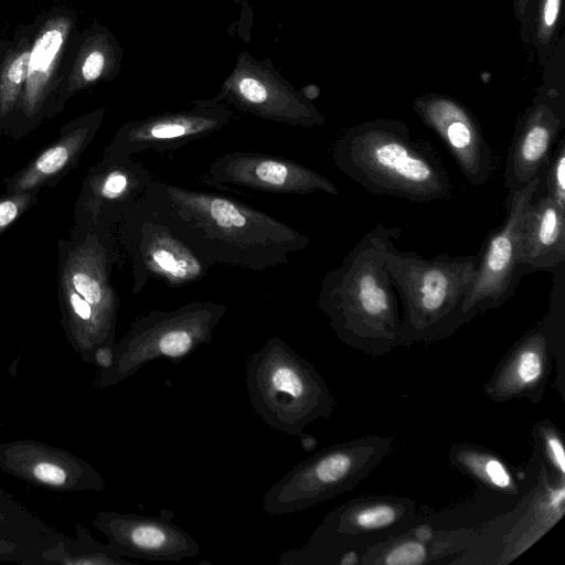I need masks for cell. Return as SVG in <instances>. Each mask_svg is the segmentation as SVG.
<instances>
[{"mask_svg": "<svg viewBox=\"0 0 565 565\" xmlns=\"http://www.w3.org/2000/svg\"><path fill=\"white\" fill-rule=\"evenodd\" d=\"M142 202L210 268L262 271L308 247L303 233L235 198L153 179Z\"/></svg>", "mask_w": 565, "mask_h": 565, "instance_id": "1", "label": "cell"}, {"mask_svg": "<svg viewBox=\"0 0 565 565\" xmlns=\"http://www.w3.org/2000/svg\"><path fill=\"white\" fill-rule=\"evenodd\" d=\"M399 233L397 226L377 224L320 284L317 306L338 339L369 355L383 356L402 347L401 315L386 268Z\"/></svg>", "mask_w": 565, "mask_h": 565, "instance_id": "2", "label": "cell"}, {"mask_svg": "<svg viewBox=\"0 0 565 565\" xmlns=\"http://www.w3.org/2000/svg\"><path fill=\"white\" fill-rule=\"evenodd\" d=\"M337 169L369 192L416 203L452 198L448 172L429 143L414 140L395 118H375L344 130L332 148Z\"/></svg>", "mask_w": 565, "mask_h": 565, "instance_id": "3", "label": "cell"}, {"mask_svg": "<svg viewBox=\"0 0 565 565\" xmlns=\"http://www.w3.org/2000/svg\"><path fill=\"white\" fill-rule=\"evenodd\" d=\"M478 253L431 259L415 252L388 249L386 268L397 290L403 312L402 347L450 337L465 324L461 309L476 275Z\"/></svg>", "mask_w": 565, "mask_h": 565, "instance_id": "4", "label": "cell"}, {"mask_svg": "<svg viewBox=\"0 0 565 565\" xmlns=\"http://www.w3.org/2000/svg\"><path fill=\"white\" fill-rule=\"evenodd\" d=\"M250 404L269 427L291 436L319 418H330L335 399L313 364L275 335L245 366Z\"/></svg>", "mask_w": 565, "mask_h": 565, "instance_id": "5", "label": "cell"}, {"mask_svg": "<svg viewBox=\"0 0 565 565\" xmlns=\"http://www.w3.org/2000/svg\"><path fill=\"white\" fill-rule=\"evenodd\" d=\"M394 439L369 435L332 445L295 465L265 493L263 510L291 514L356 487L392 451Z\"/></svg>", "mask_w": 565, "mask_h": 565, "instance_id": "6", "label": "cell"}, {"mask_svg": "<svg viewBox=\"0 0 565 565\" xmlns=\"http://www.w3.org/2000/svg\"><path fill=\"white\" fill-rule=\"evenodd\" d=\"M416 519L415 502L407 498H356L331 511L303 545L281 553L278 564H350L352 552L407 533Z\"/></svg>", "mask_w": 565, "mask_h": 565, "instance_id": "7", "label": "cell"}, {"mask_svg": "<svg viewBox=\"0 0 565 565\" xmlns=\"http://www.w3.org/2000/svg\"><path fill=\"white\" fill-rule=\"evenodd\" d=\"M227 312L223 303L194 300L172 310L139 316L115 349L114 380H125L143 365L164 358L179 362L212 341L213 331Z\"/></svg>", "mask_w": 565, "mask_h": 565, "instance_id": "8", "label": "cell"}, {"mask_svg": "<svg viewBox=\"0 0 565 565\" xmlns=\"http://www.w3.org/2000/svg\"><path fill=\"white\" fill-rule=\"evenodd\" d=\"M543 177L544 171L521 190L508 192L504 222L488 233L478 252L476 275L461 309L465 323L489 309L501 307L525 275L521 259L522 223Z\"/></svg>", "mask_w": 565, "mask_h": 565, "instance_id": "9", "label": "cell"}, {"mask_svg": "<svg viewBox=\"0 0 565 565\" xmlns=\"http://www.w3.org/2000/svg\"><path fill=\"white\" fill-rule=\"evenodd\" d=\"M220 103L260 119L292 127L326 124L324 115L297 89L269 58L241 52L230 75L213 97Z\"/></svg>", "mask_w": 565, "mask_h": 565, "instance_id": "10", "label": "cell"}, {"mask_svg": "<svg viewBox=\"0 0 565 565\" xmlns=\"http://www.w3.org/2000/svg\"><path fill=\"white\" fill-rule=\"evenodd\" d=\"M125 244L132 262L135 294L149 279L178 288L203 279L210 267L188 246L142 199L124 215Z\"/></svg>", "mask_w": 565, "mask_h": 565, "instance_id": "11", "label": "cell"}, {"mask_svg": "<svg viewBox=\"0 0 565 565\" xmlns=\"http://www.w3.org/2000/svg\"><path fill=\"white\" fill-rule=\"evenodd\" d=\"M204 180L211 186L273 194H340L338 186L318 171L281 156L255 151H232L215 158Z\"/></svg>", "mask_w": 565, "mask_h": 565, "instance_id": "12", "label": "cell"}, {"mask_svg": "<svg viewBox=\"0 0 565 565\" xmlns=\"http://www.w3.org/2000/svg\"><path fill=\"white\" fill-rule=\"evenodd\" d=\"M191 104L188 109L126 122L115 137L110 152L132 157L147 150L172 151L223 129L234 115L213 97Z\"/></svg>", "mask_w": 565, "mask_h": 565, "instance_id": "13", "label": "cell"}, {"mask_svg": "<svg viewBox=\"0 0 565 565\" xmlns=\"http://www.w3.org/2000/svg\"><path fill=\"white\" fill-rule=\"evenodd\" d=\"M414 113L445 143L472 185L487 183L493 171L491 148L473 114L452 96L427 93L413 103Z\"/></svg>", "mask_w": 565, "mask_h": 565, "instance_id": "14", "label": "cell"}, {"mask_svg": "<svg viewBox=\"0 0 565 565\" xmlns=\"http://www.w3.org/2000/svg\"><path fill=\"white\" fill-rule=\"evenodd\" d=\"M553 351L548 333L539 322L527 330L504 354L493 370L483 392L497 403L527 398L536 404L545 392Z\"/></svg>", "mask_w": 565, "mask_h": 565, "instance_id": "15", "label": "cell"}, {"mask_svg": "<svg viewBox=\"0 0 565 565\" xmlns=\"http://www.w3.org/2000/svg\"><path fill=\"white\" fill-rule=\"evenodd\" d=\"M171 511L160 515L118 514L108 521L117 550L125 556L150 562H179L200 554V545L175 524Z\"/></svg>", "mask_w": 565, "mask_h": 565, "instance_id": "16", "label": "cell"}, {"mask_svg": "<svg viewBox=\"0 0 565 565\" xmlns=\"http://www.w3.org/2000/svg\"><path fill=\"white\" fill-rule=\"evenodd\" d=\"M565 127L546 105L533 103L519 117L504 168V186L508 192L524 188L545 170L551 149Z\"/></svg>", "mask_w": 565, "mask_h": 565, "instance_id": "17", "label": "cell"}, {"mask_svg": "<svg viewBox=\"0 0 565 565\" xmlns=\"http://www.w3.org/2000/svg\"><path fill=\"white\" fill-rule=\"evenodd\" d=\"M72 28L73 18L70 14H54L44 21L34 36L26 82L20 98L26 116L36 114L54 89Z\"/></svg>", "mask_w": 565, "mask_h": 565, "instance_id": "18", "label": "cell"}, {"mask_svg": "<svg viewBox=\"0 0 565 565\" xmlns=\"http://www.w3.org/2000/svg\"><path fill=\"white\" fill-rule=\"evenodd\" d=\"M521 259L525 275L553 271L565 263V210L547 194L527 205L521 232Z\"/></svg>", "mask_w": 565, "mask_h": 565, "instance_id": "19", "label": "cell"}, {"mask_svg": "<svg viewBox=\"0 0 565 565\" xmlns=\"http://www.w3.org/2000/svg\"><path fill=\"white\" fill-rule=\"evenodd\" d=\"M110 249L97 236H89L71 254L63 276L110 327L118 297L110 284Z\"/></svg>", "mask_w": 565, "mask_h": 565, "instance_id": "20", "label": "cell"}, {"mask_svg": "<svg viewBox=\"0 0 565 565\" xmlns=\"http://www.w3.org/2000/svg\"><path fill=\"white\" fill-rule=\"evenodd\" d=\"M111 160L92 180V194L100 205L108 206L114 215L125 213L145 194L154 179L151 171L132 157L110 152Z\"/></svg>", "mask_w": 565, "mask_h": 565, "instance_id": "21", "label": "cell"}, {"mask_svg": "<svg viewBox=\"0 0 565 565\" xmlns=\"http://www.w3.org/2000/svg\"><path fill=\"white\" fill-rule=\"evenodd\" d=\"M124 51L114 34L95 24L79 40L67 78V92L75 93L99 82L111 81L121 68Z\"/></svg>", "mask_w": 565, "mask_h": 565, "instance_id": "22", "label": "cell"}, {"mask_svg": "<svg viewBox=\"0 0 565 565\" xmlns=\"http://www.w3.org/2000/svg\"><path fill=\"white\" fill-rule=\"evenodd\" d=\"M449 461L495 494L516 497L521 493L519 479L511 467L490 449L472 443L456 444L449 449Z\"/></svg>", "mask_w": 565, "mask_h": 565, "instance_id": "23", "label": "cell"}, {"mask_svg": "<svg viewBox=\"0 0 565 565\" xmlns=\"http://www.w3.org/2000/svg\"><path fill=\"white\" fill-rule=\"evenodd\" d=\"M563 19L564 0H530L520 22V39L523 45L534 47L541 68L556 45Z\"/></svg>", "mask_w": 565, "mask_h": 565, "instance_id": "24", "label": "cell"}, {"mask_svg": "<svg viewBox=\"0 0 565 565\" xmlns=\"http://www.w3.org/2000/svg\"><path fill=\"white\" fill-rule=\"evenodd\" d=\"M100 119L102 111L89 125L67 134L58 142L43 151L34 162L18 177L12 186L13 191L15 193L26 192L61 171L83 148Z\"/></svg>", "mask_w": 565, "mask_h": 565, "instance_id": "25", "label": "cell"}, {"mask_svg": "<svg viewBox=\"0 0 565 565\" xmlns=\"http://www.w3.org/2000/svg\"><path fill=\"white\" fill-rule=\"evenodd\" d=\"M414 535L409 531L399 536L393 537L386 542L377 544L366 550L364 564H386V565H419L427 563L436 553L429 546L430 535L422 536L418 530L413 529Z\"/></svg>", "mask_w": 565, "mask_h": 565, "instance_id": "26", "label": "cell"}, {"mask_svg": "<svg viewBox=\"0 0 565 565\" xmlns=\"http://www.w3.org/2000/svg\"><path fill=\"white\" fill-rule=\"evenodd\" d=\"M554 282L552 289L551 308L548 313L540 321L546 329L553 351V358L557 362V391L561 397H565V374H564V313H565V289H564V263L553 271Z\"/></svg>", "mask_w": 565, "mask_h": 565, "instance_id": "27", "label": "cell"}, {"mask_svg": "<svg viewBox=\"0 0 565 565\" xmlns=\"http://www.w3.org/2000/svg\"><path fill=\"white\" fill-rule=\"evenodd\" d=\"M31 44L22 40L6 55L0 67V115L9 114L20 100L26 82Z\"/></svg>", "mask_w": 565, "mask_h": 565, "instance_id": "28", "label": "cell"}, {"mask_svg": "<svg viewBox=\"0 0 565 565\" xmlns=\"http://www.w3.org/2000/svg\"><path fill=\"white\" fill-rule=\"evenodd\" d=\"M542 84L537 87L533 103L546 105L565 121V34L561 33L556 45L542 67Z\"/></svg>", "mask_w": 565, "mask_h": 565, "instance_id": "29", "label": "cell"}, {"mask_svg": "<svg viewBox=\"0 0 565 565\" xmlns=\"http://www.w3.org/2000/svg\"><path fill=\"white\" fill-rule=\"evenodd\" d=\"M532 433L541 456L546 459L554 479L565 481V451L562 431L550 420L535 423Z\"/></svg>", "mask_w": 565, "mask_h": 565, "instance_id": "30", "label": "cell"}, {"mask_svg": "<svg viewBox=\"0 0 565 565\" xmlns=\"http://www.w3.org/2000/svg\"><path fill=\"white\" fill-rule=\"evenodd\" d=\"M62 291L70 311L85 329L92 332L102 330L107 334L110 327L104 321L100 315L88 303L71 285L66 277H62Z\"/></svg>", "mask_w": 565, "mask_h": 565, "instance_id": "31", "label": "cell"}, {"mask_svg": "<svg viewBox=\"0 0 565 565\" xmlns=\"http://www.w3.org/2000/svg\"><path fill=\"white\" fill-rule=\"evenodd\" d=\"M546 177V194L565 210V139L557 142L555 152L547 162L544 171Z\"/></svg>", "mask_w": 565, "mask_h": 565, "instance_id": "32", "label": "cell"}, {"mask_svg": "<svg viewBox=\"0 0 565 565\" xmlns=\"http://www.w3.org/2000/svg\"><path fill=\"white\" fill-rule=\"evenodd\" d=\"M31 195L26 192L17 193L0 200V233L7 228L28 207Z\"/></svg>", "mask_w": 565, "mask_h": 565, "instance_id": "33", "label": "cell"}, {"mask_svg": "<svg viewBox=\"0 0 565 565\" xmlns=\"http://www.w3.org/2000/svg\"><path fill=\"white\" fill-rule=\"evenodd\" d=\"M34 477L47 484L61 486L66 480V472L63 468L51 462H40L33 469Z\"/></svg>", "mask_w": 565, "mask_h": 565, "instance_id": "34", "label": "cell"}, {"mask_svg": "<svg viewBox=\"0 0 565 565\" xmlns=\"http://www.w3.org/2000/svg\"><path fill=\"white\" fill-rule=\"evenodd\" d=\"M95 359L102 367L110 369L115 361V350L108 344L99 347L95 352Z\"/></svg>", "mask_w": 565, "mask_h": 565, "instance_id": "35", "label": "cell"}, {"mask_svg": "<svg viewBox=\"0 0 565 565\" xmlns=\"http://www.w3.org/2000/svg\"><path fill=\"white\" fill-rule=\"evenodd\" d=\"M530 0H512L513 4V13L515 19L521 22L524 13L526 11V8L529 6Z\"/></svg>", "mask_w": 565, "mask_h": 565, "instance_id": "36", "label": "cell"}, {"mask_svg": "<svg viewBox=\"0 0 565 565\" xmlns=\"http://www.w3.org/2000/svg\"><path fill=\"white\" fill-rule=\"evenodd\" d=\"M298 436L300 437V445L305 450L310 451L316 448L317 439L313 436L306 434L303 431L300 433Z\"/></svg>", "mask_w": 565, "mask_h": 565, "instance_id": "37", "label": "cell"}, {"mask_svg": "<svg viewBox=\"0 0 565 565\" xmlns=\"http://www.w3.org/2000/svg\"><path fill=\"white\" fill-rule=\"evenodd\" d=\"M300 92L302 93V95L310 102H312L313 99H316L319 95V89L318 87L316 86H306L303 87L302 89H300Z\"/></svg>", "mask_w": 565, "mask_h": 565, "instance_id": "38", "label": "cell"}, {"mask_svg": "<svg viewBox=\"0 0 565 565\" xmlns=\"http://www.w3.org/2000/svg\"><path fill=\"white\" fill-rule=\"evenodd\" d=\"M233 1L234 3H242L244 0H231Z\"/></svg>", "mask_w": 565, "mask_h": 565, "instance_id": "39", "label": "cell"}]
</instances>
